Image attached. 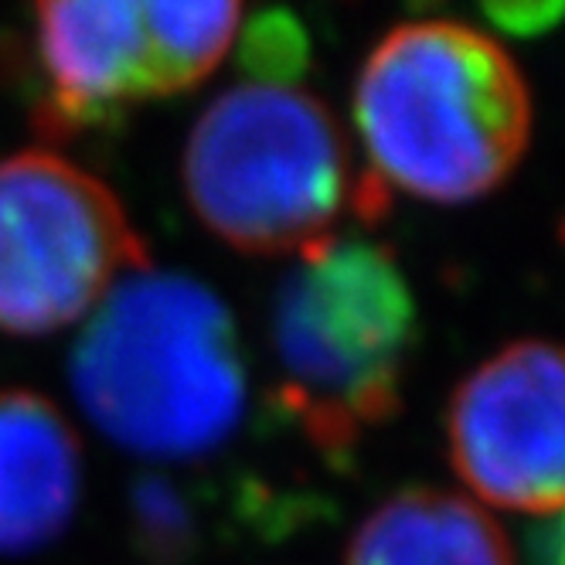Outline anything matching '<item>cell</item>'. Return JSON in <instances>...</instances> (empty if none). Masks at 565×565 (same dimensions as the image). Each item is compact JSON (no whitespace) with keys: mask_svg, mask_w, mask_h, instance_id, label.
Segmentation results:
<instances>
[{"mask_svg":"<svg viewBox=\"0 0 565 565\" xmlns=\"http://www.w3.org/2000/svg\"><path fill=\"white\" fill-rule=\"evenodd\" d=\"M72 388L116 447L194 460L238 429L249 369L218 294L184 273L140 269L116 282L78 334Z\"/></svg>","mask_w":565,"mask_h":565,"instance_id":"6da1fadb","label":"cell"},{"mask_svg":"<svg viewBox=\"0 0 565 565\" xmlns=\"http://www.w3.org/2000/svg\"><path fill=\"white\" fill-rule=\"evenodd\" d=\"M354 124L385 178L460 205L501 188L532 137V96L491 34L457 21L392 28L354 83Z\"/></svg>","mask_w":565,"mask_h":565,"instance_id":"7a4b0ae2","label":"cell"},{"mask_svg":"<svg viewBox=\"0 0 565 565\" xmlns=\"http://www.w3.org/2000/svg\"><path fill=\"white\" fill-rule=\"evenodd\" d=\"M181 181L201 225L249 256H300L341 215L385 209L379 178L354 174L338 116L297 86L222 93L188 134Z\"/></svg>","mask_w":565,"mask_h":565,"instance_id":"3957f363","label":"cell"},{"mask_svg":"<svg viewBox=\"0 0 565 565\" xmlns=\"http://www.w3.org/2000/svg\"><path fill=\"white\" fill-rule=\"evenodd\" d=\"M419 341L406 273L372 238H324L300 253L269 307L276 395L317 450L344 457L402 406Z\"/></svg>","mask_w":565,"mask_h":565,"instance_id":"277c9868","label":"cell"},{"mask_svg":"<svg viewBox=\"0 0 565 565\" xmlns=\"http://www.w3.org/2000/svg\"><path fill=\"white\" fill-rule=\"evenodd\" d=\"M140 269L147 242L109 184L52 150L0 160V331H62Z\"/></svg>","mask_w":565,"mask_h":565,"instance_id":"5b68a950","label":"cell"},{"mask_svg":"<svg viewBox=\"0 0 565 565\" xmlns=\"http://www.w3.org/2000/svg\"><path fill=\"white\" fill-rule=\"evenodd\" d=\"M450 460L488 504L548 514L565 508V348L518 341L454 392Z\"/></svg>","mask_w":565,"mask_h":565,"instance_id":"8992f818","label":"cell"},{"mask_svg":"<svg viewBox=\"0 0 565 565\" xmlns=\"http://www.w3.org/2000/svg\"><path fill=\"white\" fill-rule=\"evenodd\" d=\"M34 49L45 96L38 127L72 137L106 127L140 99H153V62L143 4H38Z\"/></svg>","mask_w":565,"mask_h":565,"instance_id":"52a82bcc","label":"cell"},{"mask_svg":"<svg viewBox=\"0 0 565 565\" xmlns=\"http://www.w3.org/2000/svg\"><path fill=\"white\" fill-rule=\"evenodd\" d=\"M83 494V447L52 398L0 392V555L52 545Z\"/></svg>","mask_w":565,"mask_h":565,"instance_id":"ba28073f","label":"cell"},{"mask_svg":"<svg viewBox=\"0 0 565 565\" xmlns=\"http://www.w3.org/2000/svg\"><path fill=\"white\" fill-rule=\"evenodd\" d=\"M344 565H514L501 524L473 501L409 488L358 524Z\"/></svg>","mask_w":565,"mask_h":565,"instance_id":"9c48e42d","label":"cell"},{"mask_svg":"<svg viewBox=\"0 0 565 565\" xmlns=\"http://www.w3.org/2000/svg\"><path fill=\"white\" fill-rule=\"evenodd\" d=\"M153 93L174 96L198 86L232 49L238 4H143Z\"/></svg>","mask_w":565,"mask_h":565,"instance_id":"30bf717a","label":"cell"},{"mask_svg":"<svg viewBox=\"0 0 565 565\" xmlns=\"http://www.w3.org/2000/svg\"><path fill=\"white\" fill-rule=\"evenodd\" d=\"M127 535L147 565H188L201 552V511L164 473H140L127 494Z\"/></svg>","mask_w":565,"mask_h":565,"instance_id":"8fae6325","label":"cell"},{"mask_svg":"<svg viewBox=\"0 0 565 565\" xmlns=\"http://www.w3.org/2000/svg\"><path fill=\"white\" fill-rule=\"evenodd\" d=\"M310 34L290 11H259L242 28L238 62L263 86H294L310 65Z\"/></svg>","mask_w":565,"mask_h":565,"instance_id":"7c38bea8","label":"cell"},{"mask_svg":"<svg viewBox=\"0 0 565 565\" xmlns=\"http://www.w3.org/2000/svg\"><path fill=\"white\" fill-rule=\"evenodd\" d=\"M558 565H565V535H562V552H558Z\"/></svg>","mask_w":565,"mask_h":565,"instance_id":"4fadbf2b","label":"cell"}]
</instances>
